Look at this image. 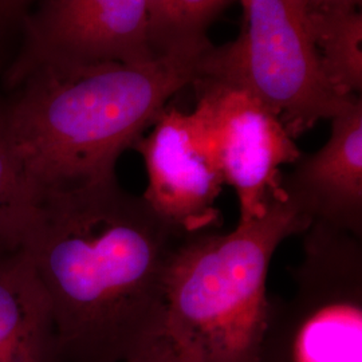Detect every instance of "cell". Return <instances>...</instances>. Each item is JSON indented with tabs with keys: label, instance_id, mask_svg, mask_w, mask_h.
<instances>
[{
	"label": "cell",
	"instance_id": "obj_1",
	"mask_svg": "<svg viewBox=\"0 0 362 362\" xmlns=\"http://www.w3.org/2000/svg\"><path fill=\"white\" fill-rule=\"evenodd\" d=\"M117 177L38 194L23 251L52 311L58 362H125L163 336L182 239Z\"/></svg>",
	"mask_w": 362,
	"mask_h": 362
},
{
	"label": "cell",
	"instance_id": "obj_2",
	"mask_svg": "<svg viewBox=\"0 0 362 362\" xmlns=\"http://www.w3.org/2000/svg\"><path fill=\"white\" fill-rule=\"evenodd\" d=\"M211 47L206 38L146 64L40 67L23 78L3 112L37 194L117 177L119 156L176 93L200 81Z\"/></svg>",
	"mask_w": 362,
	"mask_h": 362
},
{
	"label": "cell",
	"instance_id": "obj_3",
	"mask_svg": "<svg viewBox=\"0 0 362 362\" xmlns=\"http://www.w3.org/2000/svg\"><path fill=\"white\" fill-rule=\"evenodd\" d=\"M313 223L287 200L228 233L188 235L165 282L164 332L188 362H257L267 321V274L279 245Z\"/></svg>",
	"mask_w": 362,
	"mask_h": 362
},
{
	"label": "cell",
	"instance_id": "obj_4",
	"mask_svg": "<svg viewBox=\"0 0 362 362\" xmlns=\"http://www.w3.org/2000/svg\"><path fill=\"white\" fill-rule=\"evenodd\" d=\"M240 3V35L230 45L208 50L200 81L250 91L281 119L293 139L321 119H332L354 95H339L325 77L305 1Z\"/></svg>",
	"mask_w": 362,
	"mask_h": 362
},
{
	"label": "cell",
	"instance_id": "obj_5",
	"mask_svg": "<svg viewBox=\"0 0 362 362\" xmlns=\"http://www.w3.org/2000/svg\"><path fill=\"white\" fill-rule=\"evenodd\" d=\"M293 281L269 298L257 362H362V238L313 221Z\"/></svg>",
	"mask_w": 362,
	"mask_h": 362
},
{
	"label": "cell",
	"instance_id": "obj_6",
	"mask_svg": "<svg viewBox=\"0 0 362 362\" xmlns=\"http://www.w3.org/2000/svg\"><path fill=\"white\" fill-rule=\"evenodd\" d=\"M191 113L239 203V223L263 218L274 203L286 202L281 187L285 164L302 155L281 119L250 91L200 81Z\"/></svg>",
	"mask_w": 362,
	"mask_h": 362
},
{
	"label": "cell",
	"instance_id": "obj_7",
	"mask_svg": "<svg viewBox=\"0 0 362 362\" xmlns=\"http://www.w3.org/2000/svg\"><path fill=\"white\" fill-rule=\"evenodd\" d=\"M151 47L145 0H45L28 19L26 50L11 81L40 67L146 64Z\"/></svg>",
	"mask_w": 362,
	"mask_h": 362
},
{
	"label": "cell",
	"instance_id": "obj_8",
	"mask_svg": "<svg viewBox=\"0 0 362 362\" xmlns=\"http://www.w3.org/2000/svg\"><path fill=\"white\" fill-rule=\"evenodd\" d=\"M133 149L143 156L149 207L184 235L214 231L224 180L191 113L165 107Z\"/></svg>",
	"mask_w": 362,
	"mask_h": 362
},
{
	"label": "cell",
	"instance_id": "obj_9",
	"mask_svg": "<svg viewBox=\"0 0 362 362\" xmlns=\"http://www.w3.org/2000/svg\"><path fill=\"white\" fill-rule=\"evenodd\" d=\"M327 143L300 155L282 175L286 200L311 221L362 238V100L351 97L332 119Z\"/></svg>",
	"mask_w": 362,
	"mask_h": 362
},
{
	"label": "cell",
	"instance_id": "obj_10",
	"mask_svg": "<svg viewBox=\"0 0 362 362\" xmlns=\"http://www.w3.org/2000/svg\"><path fill=\"white\" fill-rule=\"evenodd\" d=\"M0 362H58L50 306L23 250L0 257Z\"/></svg>",
	"mask_w": 362,
	"mask_h": 362
},
{
	"label": "cell",
	"instance_id": "obj_11",
	"mask_svg": "<svg viewBox=\"0 0 362 362\" xmlns=\"http://www.w3.org/2000/svg\"><path fill=\"white\" fill-rule=\"evenodd\" d=\"M306 13L311 38L327 82L342 97L361 95V11L306 6Z\"/></svg>",
	"mask_w": 362,
	"mask_h": 362
},
{
	"label": "cell",
	"instance_id": "obj_12",
	"mask_svg": "<svg viewBox=\"0 0 362 362\" xmlns=\"http://www.w3.org/2000/svg\"><path fill=\"white\" fill-rule=\"evenodd\" d=\"M38 194L13 149L0 106V257L23 250Z\"/></svg>",
	"mask_w": 362,
	"mask_h": 362
},
{
	"label": "cell",
	"instance_id": "obj_13",
	"mask_svg": "<svg viewBox=\"0 0 362 362\" xmlns=\"http://www.w3.org/2000/svg\"><path fill=\"white\" fill-rule=\"evenodd\" d=\"M227 0H145L155 57L207 38L206 28Z\"/></svg>",
	"mask_w": 362,
	"mask_h": 362
},
{
	"label": "cell",
	"instance_id": "obj_14",
	"mask_svg": "<svg viewBox=\"0 0 362 362\" xmlns=\"http://www.w3.org/2000/svg\"><path fill=\"white\" fill-rule=\"evenodd\" d=\"M125 362H188L170 345L167 337L157 338Z\"/></svg>",
	"mask_w": 362,
	"mask_h": 362
},
{
	"label": "cell",
	"instance_id": "obj_15",
	"mask_svg": "<svg viewBox=\"0 0 362 362\" xmlns=\"http://www.w3.org/2000/svg\"><path fill=\"white\" fill-rule=\"evenodd\" d=\"M309 8H358L361 0H303Z\"/></svg>",
	"mask_w": 362,
	"mask_h": 362
},
{
	"label": "cell",
	"instance_id": "obj_16",
	"mask_svg": "<svg viewBox=\"0 0 362 362\" xmlns=\"http://www.w3.org/2000/svg\"><path fill=\"white\" fill-rule=\"evenodd\" d=\"M27 3V0H0V13H11L21 6Z\"/></svg>",
	"mask_w": 362,
	"mask_h": 362
}]
</instances>
